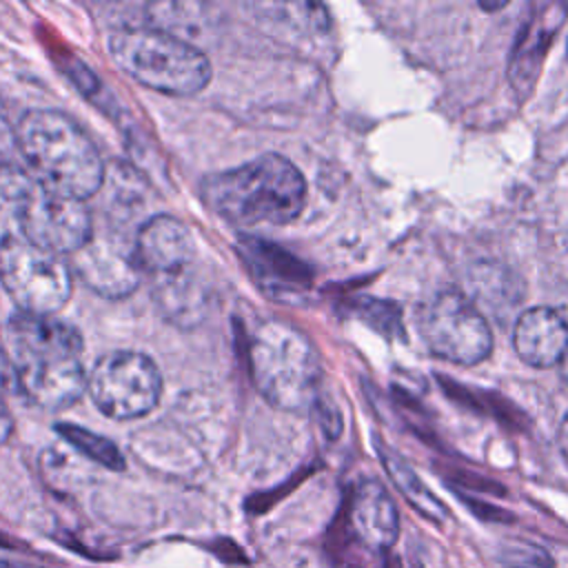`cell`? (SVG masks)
<instances>
[{"instance_id": "9", "label": "cell", "mask_w": 568, "mask_h": 568, "mask_svg": "<svg viewBox=\"0 0 568 568\" xmlns=\"http://www.w3.org/2000/svg\"><path fill=\"white\" fill-rule=\"evenodd\" d=\"M417 328L428 351L446 362L473 366L493 351L484 313L457 291H439L417 308Z\"/></svg>"}, {"instance_id": "3", "label": "cell", "mask_w": 568, "mask_h": 568, "mask_svg": "<svg viewBox=\"0 0 568 568\" xmlns=\"http://www.w3.org/2000/svg\"><path fill=\"white\" fill-rule=\"evenodd\" d=\"M16 142L27 173L47 191L87 202L102 189V155L69 115L33 109L18 122Z\"/></svg>"}, {"instance_id": "13", "label": "cell", "mask_w": 568, "mask_h": 568, "mask_svg": "<svg viewBox=\"0 0 568 568\" xmlns=\"http://www.w3.org/2000/svg\"><path fill=\"white\" fill-rule=\"evenodd\" d=\"M513 346L528 366H559L568 355V322L555 308H528L515 320Z\"/></svg>"}, {"instance_id": "17", "label": "cell", "mask_w": 568, "mask_h": 568, "mask_svg": "<svg viewBox=\"0 0 568 568\" xmlns=\"http://www.w3.org/2000/svg\"><path fill=\"white\" fill-rule=\"evenodd\" d=\"M497 559L504 568H555L550 552L532 541H506L497 550Z\"/></svg>"}, {"instance_id": "14", "label": "cell", "mask_w": 568, "mask_h": 568, "mask_svg": "<svg viewBox=\"0 0 568 568\" xmlns=\"http://www.w3.org/2000/svg\"><path fill=\"white\" fill-rule=\"evenodd\" d=\"M348 524L355 537L373 548L388 550L399 535V515L388 490L375 479H362L348 506Z\"/></svg>"}, {"instance_id": "20", "label": "cell", "mask_w": 568, "mask_h": 568, "mask_svg": "<svg viewBox=\"0 0 568 568\" xmlns=\"http://www.w3.org/2000/svg\"><path fill=\"white\" fill-rule=\"evenodd\" d=\"M557 439H559V450H561L564 459L568 462V413H566V415H564V419H561V426H559V435H557Z\"/></svg>"}, {"instance_id": "6", "label": "cell", "mask_w": 568, "mask_h": 568, "mask_svg": "<svg viewBox=\"0 0 568 568\" xmlns=\"http://www.w3.org/2000/svg\"><path fill=\"white\" fill-rule=\"evenodd\" d=\"M251 375L260 395L280 410L304 413L317 404L322 366L313 342L295 326L266 320L248 342Z\"/></svg>"}, {"instance_id": "21", "label": "cell", "mask_w": 568, "mask_h": 568, "mask_svg": "<svg viewBox=\"0 0 568 568\" xmlns=\"http://www.w3.org/2000/svg\"><path fill=\"white\" fill-rule=\"evenodd\" d=\"M559 366H561V371H564V377H566V379H568V355H566V357H564V362H561V364H559Z\"/></svg>"}, {"instance_id": "2", "label": "cell", "mask_w": 568, "mask_h": 568, "mask_svg": "<svg viewBox=\"0 0 568 568\" xmlns=\"http://www.w3.org/2000/svg\"><path fill=\"white\" fill-rule=\"evenodd\" d=\"M135 257L158 311L169 322L182 328L204 322L211 308V284L184 222L166 213L146 217L135 233Z\"/></svg>"}, {"instance_id": "8", "label": "cell", "mask_w": 568, "mask_h": 568, "mask_svg": "<svg viewBox=\"0 0 568 568\" xmlns=\"http://www.w3.org/2000/svg\"><path fill=\"white\" fill-rule=\"evenodd\" d=\"M0 284L18 313L53 317L71 295V268L64 255L24 237H0Z\"/></svg>"}, {"instance_id": "1", "label": "cell", "mask_w": 568, "mask_h": 568, "mask_svg": "<svg viewBox=\"0 0 568 568\" xmlns=\"http://www.w3.org/2000/svg\"><path fill=\"white\" fill-rule=\"evenodd\" d=\"M82 335L67 322L18 313L7 324V355L18 390L44 410H62L87 393Z\"/></svg>"}, {"instance_id": "7", "label": "cell", "mask_w": 568, "mask_h": 568, "mask_svg": "<svg viewBox=\"0 0 568 568\" xmlns=\"http://www.w3.org/2000/svg\"><path fill=\"white\" fill-rule=\"evenodd\" d=\"M109 51L131 80L164 95H195L211 80L209 58L191 42L162 29H115L109 38Z\"/></svg>"}, {"instance_id": "10", "label": "cell", "mask_w": 568, "mask_h": 568, "mask_svg": "<svg viewBox=\"0 0 568 568\" xmlns=\"http://www.w3.org/2000/svg\"><path fill=\"white\" fill-rule=\"evenodd\" d=\"M87 393L102 415L111 419H140L158 406L162 375L149 355L113 351L91 366Z\"/></svg>"}, {"instance_id": "19", "label": "cell", "mask_w": 568, "mask_h": 568, "mask_svg": "<svg viewBox=\"0 0 568 568\" xmlns=\"http://www.w3.org/2000/svg\"><path fill=\"white\" fill-rule=\"evenodd\" d=\"M11 430H13V417H11V410H9V406L2 397V390H0V446L9 439Z\"/></svg>"}, {"instance_id": "4", "label": "cell", "mask_w": 568, "mask_h": 568, "mask_svg": "<svg viewBox=\"0 0 568 568\" xmlns=\"http://www.w3.org/2000/svg\"><path fill=\"white\" fill-rule=\"evenodd\" d=\"M200 193L204 204L233 226L288 224L306 204V180L291 160L266 153L206 175Z\"/></svg>"}, {"instance_id": "18", "label": "cell", "mask_w": 568, "mask_h": 568, "mask_svg": "<svg viewBox=\"0 0 568 568\" xmlns=\"http://www.w3.org/2000/svg\"><path fill=\"white\" fill-rule=\"evenodd\" d=\"M16 155H18L16 129H11L7 120L0 115V164L16 162Z\"/></svg>"}, {"instance_id": "5", "label": "cell", "mask_w": 568, "mask_h": 568, "mask_svg": "<svg viewBox=\"0 0 568 568\" xmlns=\"http://www.w3.org/2000/svg\"><path fill=\"white\" fill-rule=\"evenodd\" d=\"M93 233V213L82 200L40 186L24 166H0V237H24L64 257Z\"/></svg>"}, {"instance_id": "12", "label": "cell", "mask_w": 568, "mask_h": 568, "mask_svg": "<svg viewBox=\"0 0 568 568\" xmlns=\"http://www.w3.org/2000/svg\"><path fill=\"white\" fill-rule=\"evenodd\" d=\"M566 11H568V4H555V2L541 4L521 24V31L508 64V78L519 100L528 98V93L532 91L541 62L546 58V51L552 42L555 31L561 27Z\"/></svg>"}, {"instance_id": "11", "label": "cell", "mask_w": 568, "mask_h": 568, "mask_svg": "<svg viewBox=\"0 0 568 568\" xmlns=\"http://www.w3.org/2000/svg\"><path fill=\"white\" fill-rule=\"evenodd\" d=\"M67 262L71 273L106 300H122L131 295L142 280L135 257V237H126L122 231L93 229L91 240L67 257Z\"/></svg>"}, {"instance_id": "15", "label": "cell", "mask_w": 568, "mask_h": 568, "mask_svg": "<svg viewBox=\"0 0 568 568\" xmlns=\"http://www.w3.org/2000/svg\"><path fill=\"white\" fill-rule=\"evenodd\" d=\"M379 457L384 462L388 477L395 481L399 493L406 497V501L415 510H419L430 521L446 519V506L428 490V486L417 477V473L399 455H395L386 446H379Z\"/></svg>"}, {"instance_id": "16", "label": "cell", "mask_w": 568, "mask_h": 568, "mask_svg": "<svg viewBox=\"0 0 568 568\" xmlns=\"http://www.w3.org/2000/svg\"><path fill=\"white\" fill-rule=\"evenodd\" d=\"M55 430L64 442H69L75 450H80L84 457L93 459L95 464H100L109 470H124L126 462H124L120 448L111 439H106L98 433H91L78 424H55Z\"/></svg>"}]
</instances>
